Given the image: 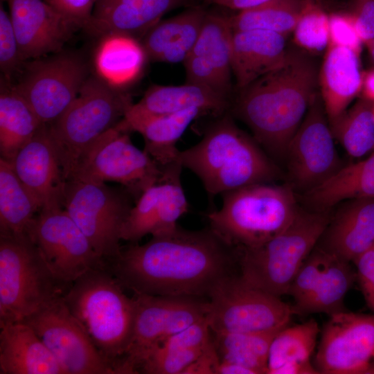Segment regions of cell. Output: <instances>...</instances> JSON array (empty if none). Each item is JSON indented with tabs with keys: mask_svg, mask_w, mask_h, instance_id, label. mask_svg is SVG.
Listing matches in <instances>:
<instances>
[{
	"mask_svg": "<svg viewBox=\"0 0 374 374\" xmlns=\"http://www.w3.org/2000/svg\"><path fill=\"white\" fill-rule=\"evenodd\" d=\"M108 267L133 294L208 299L224 278L237 274V249L209 226L190 231L179 225L145 243L122 247Z\"/></svg>",
	"mask_w": 374,
	"mask_h": 374,
	"instance_id": "6da1fadb",
	"label": "cell"
},
{
	"mask_svg": "<svg viewBox=\"0 0 374 374\" xmlns=\"http://www.w3.org/2000/svg\"><path fill=\"white\" fill-rule=\"evenodd\" d=\"M318 78L314 59L303 51L287 50L278 66L240 90L229 112L249 127L271 158H285Z\"/></svg>",
	"mask_w": 374,
	"mask_h": 374,
	"instance_id": "7a4b0ae2",
	"label": "cell"
},
{
	"mask_svg": "<svg viewBox=\"0 0 374 374\" xmlns=\"http://www.w3.org/2000/svg\"><path fill=\"white\" fill-rule=\"evenodd\" d=\"M179 160L199 179L210 200L246 186L270 183L280 175L274 160L235 125L229 111L214 116L202 139L180 151Z\"/></svg>",
	"mask_w": 374,
	"mask_h": 374,
	"instance_id": "3957f363",
	"label": "cell"
},
{
	"mask_svg": "<svg viewBox=\"0 0 374 374\" xmlns=\"http://www.w3.org/2000/svg\"><path fill=\"white\" fill-rule=\"evenodd\" d=\"M64 301L116 374H121L134 326L133 296L125 294L107 265L91 269L80 276Z\"/></svg>",
	"mask_w": 374,
	"mask_h": 374,
	"instance_id": "277c9868",
	"label": "cell"
},
{
	"mask_svg": "<svg viewBox=\"0 0 374 374\" xmlns=\"http://www.w3.org/2000/svg\"><path fill=\"white\" fill-rule=\"evenodd\" d=\"M220 209L206 214L209 227L230 246L239 249L260 245L283 231L299 208L292 190L260 183L221 195Z\"/></svg>",
	"mask_w": 374,
	"mask_h": 374,
	"instance_id": "5b68a950",
	"label": "cell"
},
{
	"mask_svg": "<svg viewBox=\"0 0 374 374\" xmlns=\"http://www.w3.org/2000/svg\"><path fill=\"white\" fill-rule=\"evenodd\" d=\"M327 211L299 210L292 222L265 243L237 249L239 274L278 297L288 294L305 260L329 222Z\"/></svg>",
	"mask_w": 374,
	"mask_h": 374,
	"instance_id": "8992f818",
	"label": "cell"
},
{
	"mask_svg": "<svg viewBox=\"0 0 374 374\" xmlns=\"http://www.w3.org/2000/svg\"><path fill=\"white\" fill-rule=\"evenodd\" d=\"M69 288L27 233L0 235V323L25 321Z\"/></svg>",
	"mask_w": 374,
	"mask_h": 374,
	"instance_id": "52a82bcc",
	"label": "cell"
},
{
	"mask_svg": "<svg viewBox=\"0 0 374 374\" xmlns=\"http://www.w3.org/2000/svg\"><path fill=\"white\" fill-rule=\"evenodd\" d=\"M132 104L121 89L89 75L68 108L48 125L66 181L84 150L116 125Z\"/></svg>",
	"mask_w": 374,
	"mask_h": 374,
	"instance_id": "ba28073f",
	"label": "cell"
},
{
	"mask_svg": "<svg viewBox=\"0 0 374 374\" xmlns=\"http://www.w3.org/2000/svg\"><path fill=\"white\" fill-rule=\"evenodd\" d=\"M135 200L125 188L103 182L66 181L63 208L107 264L119 255L123 225Z\"/></svg>",
	"mask_w": 374,
	"mask_h": 374,
	"instance_id": "9c48e42d",
	"label": "cell"
},
{
	"mask_svg": "<svg viewBox=\"0 0 374 374\" xmlns=\"http://www.w3.org/2000/svg\"><path fill=\"white\" fill-rule=\"evenodd\" d=\"M119 122L98 136L82 152L69 180L116 182L135 202L163 173L143 150L136 147Z\"/></svg>",
	"mask_w": 374,
	"mask_h": 374,
	"instance_id": "30bf717a",
	"label": "cell"
},
{
	"mask_svg": "<svg viewBox=\"0 0 374 374\" xmlns=\"http://www.w3.org/2000/svg\"><path fill=\"white\" fill-rule=\"evenodd\" d=\"M207 318L213 333L260 332L288 326L292 305L246 281L239 273L221 280L208 298Z\"/></svg>",
	"mask_w": 374,
	"mask_h": 374,
	"instance_id": "8fae6325",
	"label": "cell"
},
{
	"mask_svg": "<svg viewBox=\"0 0 374 374\" xmlns=\"http://www.w3.org/2000/svg\"><path fill=\"white\" fill-rule=\"evenodd\" d=\"M134 321L121 374L139 373L141 364L172 335L208 313V300L193 296L134 294Z\"/></svg>",
	"mask_w": 374,
	"mask_h": 374,
	"instance_id": "7c38bea8",
	"label": "cell"
},
{
	"mask_svg": "<svg viewBox=\"0 0 374 374\" xmlns=\"http://www.w3.org/2000/svg\"><path fill=\"white\" fill-rule=\"evenodd\" d=\"M21 71L14 85L46 125L63 114L89 77L87 64L79 56L61 51L26 62Z\"/></svg>",
	"mask_w": 374,
	"mask_h": 374,
	"instance_id": "4fadbf2b",
	"label": "cell"
},
{
	"mask_svg": "<svg viewBox=\"0 0 374 374\" xmlns=\"http://www.w3.org/2000/svg\"><path fill=\"white\" fill-rule=\"evenodd\" d=\"M26 233L55 276L69 287L88 270L107 265L63 207L41 210Z\"/></svg>",
	"mask_w": 374,
	"mask_h": 374,
	"instance_id": "5bb4252c",
	"label": "cell"
},
{
	"mask_svg": "<svg viewBox=\"0 0 374 374\" xmlns=\"http://www.w3.org/2000/svg\"><path fill=\"white\" fill-rule=\"evenodd\" d=\"M55 357L64 374H116L60 298L25 321Z\"/></svg>",
	"mask_w": 374,
	"mask_h": 374,
	"instance_id": "9a60e30c",
	"label": "cell"
},
{
	"mask_svg": "<svg viewBox=\"0 0 374 374\" xmlns=\"http://www.w3.org/2000/svg\"><path fill=\"white\" fill-rule=\"evenodd\" d=\"M374 313L345 310L325 323L314 359L321 374H374Z\"/></svg>",
	"mask_w": 374,
	"mask_h": 374,
	"instance_id": "2e32d148",
	"label": "cell"
},
{
	"mask_svg": "<svg viewBox=\"0 0 374 374\" xmlns=\"http://www.w3.org/2000/svg\"><path fill=\"white\" fill-rule=\"evenodd\" d=\"M326 116L321 94L316 91L287 148L290 177L306 191L341 167Z\"/></svg>",
	"mask_w": 374,
	"mask_h": 374,
	"instance_id": "e0dca14e",
	"label": "cell"
},
{
	"mask_svg": "<svg viewBox=\"0 0 374 374\" xmlns=\"http://www.w3.org/2000/svg\"><path fill=\"white\" fill-rule=\"evenodd\" d=\"M356 279L350 262L315 247L289 291L295 314L344 311V300Z\"/></svg>",
	"mask_w": 374,
	"mask_h": 374,
	"instance_id": "ac0fdd59",
	"label": "cell"
},
{
	"mask_svg": "<svg viewBox=\"0 0 374 374\" xmlns=\"http://www.w3.org/2000/svg\"><path fill=\"white\" fill-rule=\"evenodd\" d=\"M182 168L179 161L165 167L159 181L136 199L123 225L122 240L136 243L146 235L161 234L178 226V220L188 210Z\"/></svg>",
	"mask_w": 374,
	"mask_h": 374,
	"instance_id": "d6986e66",
	"label": "cell"
},
{
	"mask_svg": "<svg viewBox=\"0 0 374 374\" xmlns=\"http://www.w3.org/2000/svg\"><path fill=\"white\" fill-rule=\"evenodd\" d=\"M24 61L62 51L80 28L46 0H6Z\"/></svg>",
	"mask_w": 374,
	"mask_h": 374,
	"instance_id": "ffe728a7",
	"label": "cell"
},
{
	"mask_svg": "<svg viewBox=\"0 0 374 374\" xmlns=\"http://www.w3.org/2000/svg\"><path fill=\"white\" fill-rule=\"evenodd\" d=\"M10 163L40 211L63 207L66 180L48 125L40 127Z\"/></svg>",
	"mask_w": 374,
	"mask_h": 374,
	"instance_id": "44dd1931",
	"label": "cell"
},
{
	"mask_svg": "<svg viewBox=\"0 0 374 374\" xmlns=\"http://www.w3.org/2000/svg\"><path fill=\"white\" fill-rule=\"evenodd\" d=\"M188 0H97L83 28L91 36L123 33L142 37L168 12Z\"/></svg>",
	"mask_w": 374,
	"mask_h": 374,
	"instance_id": "7402d4cb",
	"label": "cell"
},
{
	"mask_svg": "<svg viewBox=\"0 0 374 374\" xmlns=\"http://www.w3.org/2000/svg\"><path fill=\"white\" fill-rule=\"evenodd\" d=\"M206 115L197 108L171 114H152L132 104L119 121L129 132H139L144 140V150L161 168L179 161L177 143L187 127L198 118Z\"/></svg>",
	"mask_w": 374,
	"mask_h": 374,
	"instance_id": "603a6c76",
	"label": "cell"
},
{
	"mask_svg": "<svg viewBox=\"0 0 374 374\" xmlns=\"http://www.w3.org/2000/svg\"><path fill=\"white\" fill-rule=\"evenodd\" d=\"M374 245V197L351 199L330 220L316 247L354 261Z\"/></svg>",
	"mask_w": 374,
	"mask_h": 374,
	"instance_id": "cb8c5ba5",
	"label": "cell"
},
{
	"mask_svg": "<svg viewBox=\"0 0 374 374\" xmlns=\"http://www.w3.org/2000/svg\"><path fill=\"white\" fill-rule=\"evenodd\" d=\"M1 374H64L35 330L24 321L0 323Z\"/></svg>",
	"mask_w": 374,
	"mask_h": 374,
	"instance_id": "d4e9b609",
	"label": "cell"
},
{
	"mask_svg": "<svg viewBox=\"0 0 374 374\" xmlns=\"http://www.w3.org/2000/svg\"><path fill=\"white\" fill-rule=\"evenodd\" d=\"M359 55L345 47L329 44L327 48L318 80L329 123L342 115L362 91Z\"/></svg>",
	"mask_w": 374,
	"mask_h": 374,
	"instance_id": "484cf974",
	"label": "cell"
},
{
	"mask_svg": "<svg viewBox=\"0 0 374 374\" xmlns=\"http://www.w3.org/2000/svg\"><path fill=\"white\" fill-rule=\"evenodd\" d=\"M286 37L263 30L233 31L231 67L241 90L278 66L287 49Z\"/></svg>",
	"mask_w": 374,
	"mask_h": 374,
	"instance_id": "4316f807",
	"label": "cell"
},
{
	"mask_svg": "<svg viewBox=\"0 0 374 374\" xmlns=\"http://www.w3.org/2000/svg\"><path fill=\"white\" fill-rule=\"evenodd\" d=\"M206 12L195 8L160 21L143 37L148 58L168 63L184 62L191 53Z\"/></svg>",
	"mask_w": 374,
	"mask_h": 374,
	"instance_id": "83f0119b",
	"label": "cell"
},
{
	"mask_svg": "<svg viewBox=\"0 0 374 374\" xmlns=\"http://www.w3.org/2000/svg\"><path fill=\"white\" fill-rule=\"evenodd\" d=\"M319 332L313 319L280 330L269 347L267 374L319 373L310 359Z\"/></svg>",
	"mask_w": 374,
	"mask_h": 374,
	"instance_id": "f1b7e54d",
	"label": "cell"
},
{
	"mask_svg": "<svg viewBox=\"0 0 374 374\" xmlns=\"http://www.w3.org/2000/svg\"><path fill=\"white\" fill-rule=\"evenodd\" d=\"M147 57L136 38L123 33H109L100 37L93 64L99 78L121 89L138 78Z\"/></svg>",
	"mask_w": 374,
	"mask_h": 374,
	"instance_id": "f546056e",
	"label": "cell"
},
{
	"mask_svg": "<svg viewBox=\"0 0 374 374\" xmlns=\"http://www.w3.org/2000/svg\"><path fill=\"white\" fill-rule=\"evenodd\" d=\"M43 125L14 83L1 76V158L11 162Z\"/></svg>",
	"mask_w": 374,
	"mask_h": 374,
	"instance_id": "4dcf8cb0",
	"label": "cell"
},
{
	"mask_svg": "<svg viewBox=\"0 0 374 374\" xmlns=\"http://www.w3.org/2000/svg\"><path fill=\"white\" fill-rule=\"evenodd\" d=\"M305 197L317 211H327L346 199L374 197V152L364 160L341 166Z\"/></svg>",
	"mask_w": 374,
	"mask_h": 374,
	"instance_id": "1f68e13d",
	"label": "cell"
},
{
	"mask_svg": "<svg viewBox=\"0 0 374 374\" xmlns=\"http://www.w3.org/2000/svg\"><path fill=\"white\" fill-rule=\"evenodd\" d=\"M134 105L152 114H171L197 108L206 115L217 116L229 110L231 101L197 84L154 85Z\"/></svg>",
	"mask_w": 374,
	"mask_h": 374,
	"instance_id": "d6a6232c",
	"label": "cell"
},
{
	"mask_svg": "<svg viewBox=\"0 0 374 374\" xmlns=\"http://www.w3.org/2000/svg\"><path fill=\"white\" fill-rule=\"evenodd\" d=\"M232 36L229 17L206 12L198 39L188 55L215 75L222 91L230 99Z\"/></svg>",
	"mask_w": 374,
	"mask_h": 374,
	"instance_id": "836d02e7",
	"label": "cell"
},
{
	"mask_svg": "<svg viewBox=\"0 0 374 374\" xmlns=\"http://www.w3.org/2000/svg\"><path fill=\"white\" fill-rule=\"evenodd\" d=\"M40 207L16 175L0 158V235L26 234Z\"/></svg>",
	"mask_w": 374,
	"mask_h": 374,
	"instance_id": "e575fe53",
	"label": "cell"
},
{
	"mask_svg": "<svg viewBox=\"0 0 374 374\" xmlns=\"http://www.w3.org/2000/svg\"><path fill=\"white\" fill-rule=\"evenodd\" d=\"M281 329L260 332H212L213 341L220 361L239 364L254 374H267L269 347Z\"/></svg>",
	"mask_w": 374,
	"mask_h": 374,
	"instance_id": "d590c367",
	"label": "cell"
},
{
	"mask_svg": "<svg viewBox=\"0 0 374 374\" xmlns=\"http://www.w3.org/2000/svg\"><path fill=\"white\" fill-rule=\"evenodd\" d=\"M309 0H271L229 17L233 31L263 30L284 37L293 33Z\"/></svg>",
	"mask_w": 374,
	"mask_h": 374,
	"instance_id": "8d00e7d4",
	"label": "cell"
},
{
	"mask_svg": "<svg viewBox=\"0 0 374 374\" xmlns=\"http://www.w3.org/2000/svg\"><path fill=\"white\" fill-rule=\"evenodd\" d=\"M373 106V101L362 97L329 123L334 139L353 157H362L374 150Z\"/></svg>",
	"mask_w": 374,
	"mask_h": 374,
	"instance_id": "74e56055",
	"label": "cell"
},
{
	"mask_svg": "<svg viewBox=\"0 0 374 374\" xmlns=\"http://www.w3.org/2000/svg\"><path fill=\"white\" fill-rule=\"evenodd\" d=\"M293 33L297 46L313 53L321 52L330 42L329 16L309 1Z\"/></svg>",
	"mask_w": 374,
	"mask_h": 374,
	"instance_id": "f35d334b",
	"label": "cell"
},
{
	"mask_svg": "<svg viewBox=\"0 0 374 374\" xmlns=\"http://www.w3.org/2000/svg\"><path fill=\"white\" fill-rule=\"evenodd\" d=\"M206 347L170 350L156 349L141 364L139 373L183 374Z\"/></svg>",
	"mask_w": 374,
	"mask_h": 374,
	"instance_id": "ab89813d",
	"label": "cell"
},
{
	"mask_svg": "<svg viewBox=\"0 0 374 374\" xmlns=\"http://www.w3.org/2000/svg\"><path fill=\"white\" fill-rule=\"evenodd\" d=\"M25 61L22 59L17 38L9 12L0 3V69L1 77L11 80L21 71Z\"/></svg>",
	"mask_w": 374,
	"mask_h": 374,
	"instance_id": "60d3db41",
	"label": "cell"
},
{
	"mask_svg": "<svg viewBox=\"0 0 374 374\" xmlns=\"http://www.w3.org/2000/svg\"><path fill=\"white\" fill-rule=\"evenodd\" d=\"M329 44L350 48L360 55L363 42L351 14L329 16Z\"/></svg>",
	"mask_w": 374,
	"mask_h": 374,
	"instance_id": "b9f144b4",
	"label": "cell"
},
{
	"mask_svg": "<svg viewBox=\"0 0 374 374\" xmlns=\"http://www.w3.org/2000/svg\"><path fill=\"white\" fill-rule=\"evenodd\" d=\"M353 262L356 278L367 306L374 313V245L359 256Z\"/></svg>",
	"mask_w": 374,
	"mask_h": 374,
	"instance_id": "7bdbcfd3",
	"label": "cell"
},
{
	"mask_svg": "<svg viewBox=\"0 0 374 374\" xmlns=\"http://www.w3.org/2000/svg\"><path fill=\"white\" fill-rule=\"evenodd\" d=\"M80 29L88 23L97 0H46Z\"/></svg>",
	"mask_w": 374,
	"mask_h": 374,
	"instance_id": "ee69618b",
	"label": "cell"
},
{
	"mask_svg": "<svg viewBox=\"0 0 374 374\" xmlns=\"http://www.w3.org/2000/svg\"><path fill=\"white\" fill-rule=\"evenodd\" d=\"M350 14L363 43L374 39V0H355Z\"/></svg>",
	"mask_w": 374,
	"mask_h": 374,
	"instance_id": "f6af8a7d",
	"label": "cell"
},
{
	"mask_svg": "<svg viewBox=\"0 0 374 374\" xmlns=\"http://www.w3.org/2000/svg\"><path fill=\"white\" fill-rule=\"evenodd\" d=\"M220 359L212 340L183 374H217Z\"/></svg>",
	"mask_w": 374,
	"mask_h": 374,
	"instance_id": "bcb514c9",
	"label": "cell"
},
{
	"mask_svg": "<svg viewBox=\"0 0 374 374\" xmlns=\"http://www.w3.org/2000/svg\"><path fill=\"white\" fill-rule=\"evenodd\" d=\"M218 6L233 10L244 11L254 8L271 0H206Z\"/></svg>",
	"mask_w": 374,
	"mask_h": 374,
	"instance_id": "7dc6e473",
	"label": "cell"
},
{
	"mask_svg": "<svg viewBox=\"0 0 374 374\" xmlns=\"http://www.w3.org/2000/svg\"><path fill=\"white\" fill-rule=\"evenodd\" d=\"M217 374H254L253 372L237 364L220 361Z\"/></svg>",
	"mask_w": 374,
	"mask_h": 374,
	"instance_id": "c3c4849f",
	"label": "cell"
},
{
	"mask_svg": "<svg viewBox=\"0 0 374 374\" xmlns=\"http://www.w3.org/2000/svg\"><path fill=\"white\" fill-rule=\"evenodd\" d=\"M363 97L374 102V69L363 73Z\"/></svg>",
	"mask_w": 374,
	"mask_h": 374,
	"instance_id": "681fc988",
	"label": "cell"
},
{
	"mask_svg": "<svg viewBox=\"0 0 374 374\" xmlns=\"http://www.w3.org/2000/svg\"><path fill=\"white\" fill-rule=\"evenodd\" d=\"M365 44L367 46L371 58L374 62V39L366 42Z\"/></svg>",
	"mask_w": 374,
	"mask_h": 374,
	"instance_id": "f907efd6",
	"label": "cell"
},
{
	"mask_svg": "<svg viewBox=\"0 0 374 374\" xmlns=\"http://www.w3.org/2000/svg\"><path fill=\"white\" fill-rule=\"evenodd\" d=\"M373 366H374V356H373Z\"/></svg>",
	"mask_w": 374,
	"mask_h": 374,
	"instance_id": "816d5d0a",
	"label": "cell"
},
{
	"mask_svg": "<svg viewBox=\"0 0 374 374\" xmlns=\"http://www.w3.org/2000/svg\"><path fill=\"white\" fill-rule=\"evenodd\" d=\"M309 1H314V2H315V1H316V0H309Z\"/></svg>",
	"mask_w": 374,
	"mask_h": 374,
	"instance_id": "f5cc1de1",
	"label": "cell"
},
{
	"mask_svg": "<svg viewBox=\"0 0 374 374\" xmlns=\"http://www.w3.org/2000/svg\"><path fill=\"white\" fill-rule=\"evenodd\" d=\"M373 112H374V106H373Z\"/></svg>",
	"mask_w": 374,
	"mask_h": 374,
	"instance_id": "db71d44e",
	"label": "cell"
},
{
	"mask_svg": "<svg viewBox=\"0 0 374 374\" xmlns=\"http://www.w3.org/2000/svg\"><path fill=\"white\" fill-rule=\"evenodd\" d=\"M373 152H374V150H373Z\"/></svg>",
	"mask_w": 374,
	"mask_h": 374,
	"instance_id": "11a10c76",
	"label": "cell"
}]
</instances>
